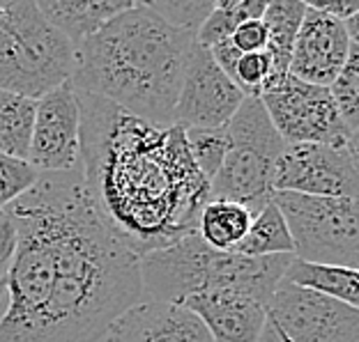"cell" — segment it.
<instances>
[{
  "label": "cell",
  "mask_w": 359,
  "mask_h": 342,
  "mask_svg": "<svg viewBox=\"0 0 359 342\" xmlns=\"http://www.w3.org/2000/svg\"><path fill=\"white\" fill-rule=\"evenodd\" d=\"M5 211L16 243L0 342H100L143 299L138 255L102 221L81 166L42 173Z\"/></svg>",
  "instance_id": "obj_1"
},
{
  "label": "cell",
  "mask_w": 359,
  "mask_h": 342,
  "mask_svg": "<svg viewBox=\"0 0 359 342\" xmlns=\"http://www.w3.org/2000/svg\"><path fill=\"white\" fill-rule=\"evenodd\" d=\"M81 173L102 221L145 255L196 230L210 182L180 124H152L102 97L79 92Z\"/></svg>",
  "instance_id": "obj_2"
},
{
  "label": "cell",
  "mask_w": 359,
  "mask_h": 342,
  "mask_svg": "<svg viewBox=\"0 0 359 342\" xmlns=\"http://www.w3.org/2000/svg\"><path fill=\"white\" fill-rule=\"evenodd\" d=\"M194 32L148 5L122 12L76 42L69 83L152 124H173Z\"/></svg>",
  "instance_id": "obj_3"
},
{
  "label": "cell",
  "mask_w": 359,
  "mask_h": 342,
  "mask_svg": "<svg viewBox=\"0 0 359 342\" xmlns=\"http://www.w3.org/2000/svg\"><path fill=\"white\" fill-rule=\"evenodd\" d=\"M292 255L249 257L235 250H215L198 237L184 234L170 246L138 257L143 299L182 304L201 292L244 290L269 301Z\"/></svg>",
  "instance_id": "obj_4"
},
{
  "label": "cell",
  "mask_w": 359,
  "mask_h": 342,
  "mask_svg": "<svg viewBox=\"0 0 359 342\" xmlns=\"http://www.w3.org/2000/svg\"><path fill=\"white\" fill-rule=\"evenodd\" d=\"M76 44L39 12L35 0L5 7L0 28V90L39 99L72 80Z\"/></svg>",
  "instance_id": "obj_5"
},
{
  "label": "cell",
  "mask_w": 359,
  "mask_h": 342,
  "mask_svg": "<svg viewBox=\"0 0 359 342\" xmlns=\"http://www.w3.org/2000/svg\"><path fill=\"white\" fill-rule=\"evenodd\" d=\"M228 150L217 175L210 179V198L247 205L258 214L272 200V175L285 143L274 129L260 97H244L226 122Z\"/></svg>",
  "instance_id": "obj_6"
},
{
  "label": "cell",
  "mask_w": 359,
  "mask_h": 342,
  "mask_svg": "<svg viewBox=\"0 0 359 342\" xmlns=\"http://www.w3.org/2000/svg\"><path fill=\"white\" fill-rule=\"evenodd\" d=\"M292 239V255L304 262L359 266L357 198H330L292 191H274Z\"/></svg>",
  "instance_id": "obj_7"
},
{
  "label": "cell",
  "mask_w": 359,
  "mask_h": 342,
  "mask_svg": "<svg viewBox=\"0 0 359 342\" xmlns=\"http://www.w3.org/2000/svg\"><path fill=\"white\" fill-rule=\"evenodd\" d=\"M260 342H359V308L281 278Z\"/></svg>",
  "instance_id": "obj_8"
},
{
  "label": "cell",
  "mask_w": 359,
  "mask_h": 342,
  "mask_svg": "<svg viewBox=\"0 0 359 342\" xmlns=\"http://www.w3.org/2000/svg\"><path fill=\"white\" fill-rule=\"evenodd\" d=\"M269 120L285 145L320 143L357 150V134L346 127L330 87L285 76L279 85L260 94Z\"/></svg>",
  "instance_id": "obj_9"
},
{
  "label": "cell",
  "mask_w": 359,
  "mask_h": 342,
  "mask_svg": "<svg viewBox=\"0 0 359 342\" xmlns=\"http://www.w3.org/2000/svg\"><path fill=\"white\" fill-rule=\"evenodd\" d=\"M274 191L357 198V150L320 143L285 145L274 164Z\"/></svg>",
  "instance_id": "obj_10"
},
{
  "label": "cell",
  "mask_w": 359,
  "mask_h": 342,
  "mask_svg": "<svg viewBox=\"0 0 359 342\" xmlns=\"http://www.w3.org/2000/svg\"><path fill=\"white\" fill-rule=\"evenodd\" d=\"M242 99V90L217 67L208 48L194 39L173 108V124L182 129L224 127L240 108Z\"/></svg>",
  "instance_id": "obj_11"
},
{
  "label": "cell",
  "mask_w": 359,
  "mask_h": 342,
  "mask_svg": "<svg viewBox=\"0 0 359 342\" xmlns=\"http://www.w3.org/2000/svg\"><path fill=\"white\" fill-rule=\"evenodd\" d=\"M28 161L39 173H67L81 166V106L72 83L35 99Z\"/></svg>",
  "instance_id": "obj_12"
},
{
  "label": "cell",
  "mask_w": 359,
  "mask_h": 342,
  "mask_svg": "<svg viewBox=\"0 0 359 342\" xmlns=\"http://www.w3.org/2000/svg\"><path fill=\"white\" fill-rule=\"evenodd\" d=\"M357 42V16L341 21L330 14L306 10L290 53L288 74L304 83L330 87Z\"/></svg>",
  "instance_id": "obj_13"
},
{
  "label": "cell",
  "mask_w": 359,
  "mask_h": 342,
  "mask_svg": "<svg viewBox=\"0 0 359 342\" xmlns=\"http://www.w3.org/2000/svg\"><path fill=\"white\" fill-rule=\"evenodd\" d=\"M100 342H212V338L184 306L141 299L111 322Z\"/></svg>",
  "instance_id": "obj_14"
},
{
  "label": "cell",
  "mask_w": 359,
  "mask_h": 342,
  "mask_svg": "<svg viewBox=\"0 0 359 342\" xmlns=\"http://www.w3.org/2000/svg\"><path fill=\"white\" fill-rule=\"evenodd\" d=\"M267 304L244 290H212L184 299L180 306L198 317L212 342H260Z\"/></svg>",
  "instance_id": "obj_15"
},
{
  "label": "cell",
  "mask_w": 359,
  "mask_h": 342,
  "mask_svg": "<svg viewBox=\"0 0 359 342\" xmlns=\"http://www.w3.org/2000/svg\"><path fill=\"white\" fill-rule=\"evenodd\" d=\"M35 5L76 44L118 14L143 7L145 0H35Z\"/></svg>",
  "instance_id": "obj_16"
},
{
  "label": "cell",
  "mask_w": 359,
  "mask_h": 342,
  "mask_svg": "<svg viewBox=\"0 0 359 342\" xmlns=\"http://www.w3.org/2000/svg\"><path fill=\"white\" fill-rule=\"evenodd\" d=\"M306 7L299 0H269L263 23L267 28V48L265 51L272 58V74L263 85V92L269 87L279 85L288 76V64L295 37L299 32L302 21H304ZM260 92V94H263Z\"/></svg>",
  "instance_id": "obj_17"
},
{
  "label": "cell",
  "mask_w": 359,
  "mask_h": 342,
  "mask_svg": "<svg viewBox=\"0 0 359 342\" xmlns=\"http://www.w3.org/2000/svg\"><path fill=\"white\" fill-rule=\"evenodd\" d=\"M254 211L247 205L226 198H210L203 205L198 221H196V232L198 237L215 250H235L240 241L247 237Z\"/></svg>",
  "instance_id": "obj_18"
},
{
  "label": "cell",
  "mask_w": 359,
  "mask_h": 342,
  "mask_svg": "<svg viewBox=\"0 0 359 342\" xmlns=\"http://www.w3.org/2000/svg\"><path fill=\"white\" fill-rule=\"evenodd\" d=\"M283 280L295 283L318 294L344 301L348 306H359V276L357 269L339 266V264H318L304 262L292 255L285 266Z\"/></svg>",
  "instance_id": "obj_19"
},
{
  "label": "cell",
  "mask_w": 359,
  "mask_h": 342,
  "mask_svg": "<svg viewBox=\"0 0 359 342\" xmlns=\"http://www.w3.org/2000/svg\"><path fill=\"white\" fill-rule=\"evenodd\" d=\"M32 122H35V99L0 90V154L28 159Z\"/></svg>",
  "instance_id": "obj_20"
},
{
  "label": "cell",
  "mask_w": 359,
  "mask_h": 342,
  "mask_svg": "<svg viewBox=\"0 0 359 342\" xmlns=\"http://www.w3.org/2000/svg\"><path fill=\"white\" fill-rule=\"evenodd\" d=\"M235 253L249 255V257H265V255H292V239L288 232L279 207L274 200L258 211L251 221L247 237L240 241Z\"/></svg>",
  "instance_id": "obj_21"
},
{
  "label": "cell",
  "mask_w": 359,
  "mask_h": 342,
  "mask_svg": "<svg viewBox=\"0 0 359 342\" xmlns=\"http://www.w3.org/2000/svg\"><path fill=\"white\" fill-rule=\"evenodd\" d=\"M330 94L344 117L346 127L357 134L359 127V42H353L346 64L330 83Z\"/></svg>",
  "instance_id": "obj_22"
},
{
  "label": "cell",
  "mask_w": 359,
  "mask_h": 342,
  "mask_svg": "<svg viewBox=\"0 0 359 342\" xmlns=\"http://www.w3.org/2000/svg\"><path fill=\"white\" fill-rule=\"evenodd\" d=\"M187 148L191 152L194 164L208 177V182L217 175L219 166L226 157L228 150V136L226 124L217 129H184Z\"/></svg>",
  "instance_id": "obj_23"
},
{
  "label": "cell",
  "mask_w": 359,
  "mask_h": 342,
  "mask_svg": "<svg viewBox=\"0 0 359 342\" xmlns=\"http://www.w3.org/2000/svg\"><path fill=\"white\" fill-rule=\"evenodd\" d=\"M39 170L28 159L0 154V209L10 207L39 179Z\"/></svg>",
  "instance_id": "obj_24"
},
{
  "label": "cell",
  "mask_w": 359,
  "mask_h": 342,
  "mask_svg": "<svg viewBox=\"0 0 359 342\" xmlns=\"http://www.w3.org/2000/svg\"><path fill=\"white\" fill-rule=\"evenodd\" d=\"M145 5L173 26L191 32H196L201 21L215 10V0H145Z\"/></svg>",
  "instance_id": "obj_25"
},
{
  "label": "cell",
  "mask_w": 359,
  "mask_h": 342,
  "mask_svg": "<svg viewBox=\"0 0 359 342\" xmlns=\"http://www.w3.org/2000/svg\"><path fill=\"white\" fill-rule=\"evenodd\" d=\"M269 74H272V58L267 51L242 53L235 64L233 83L242 90L244 97H260Z\"/></svg>",
  "instance_id": "obj_26"
},
{
  "label": "cell",
  "mask_w": 359,
  "mask_h": 342,
  "mask_svg": "<svg viewBox=\"0 0 359 342\" xmlns=\"http://www.w3.org/2000/svg\"><path fill=\"white\" fill-rule=\"evenodd\" d=\"M231 44L238 48L240 53H256L267 48V28L263 19H249L238 23V28L233 30Z\"/></svg>",
  "instance_id": "obj_27"
},
{
  "label": "cell",
  "mask_w": 359,
  "mask_h": 342,
  "mask_svg": "<svg viewBox=\"0 0 359 342\" xmlns=\"http://www.w3.org/2000/svg\"><path fill=\"white\" fill-rule=\"evenodd\" d=\"M14 243H16L14 221L5 209H0V301H3L7 292V276H10Z\"/></svg>",
  "instance_id": "obj_28"
},
{
  "label": "cell",
  "mask_w": 359,
  "mask_h": 342,
  "mask_svg": "<svg viewBox=\"0 0 359 342\" xmlns=\"http://www.w3.org/2000/svg\"><path fill=\"white\" fill-rule=\"evenodd\" d=\"M306 10H316L323 14H330L334 19L346 21L350 16H357L359 0H299Z\"/></svg>",
  "instance_id": "obj_29"
},
{
  "label": "cell",
  "mask_w": 359,
  "mask_h": 342,
  "mask_svg": "<svg viewBox=\"0 0 359 342\" xmlns=\"http://www.w3.org/2000/svg\"><path fill=\"white\" fill-rule=\"evenodd\" d=\"M267 5H269V0H242L233 10L240 16V21H249V19H263Z\"/></svg>",
  "instance_id": "obj_30"
},
{
  "label": "cell",
  "mask_w": 359,
  "mask_h": 342,
  "mask_svg": "<svg viewBox=\"0 0 359 342\" xmlns=\"http://www.w3.org/2000/svg\"><path fill=\"white\" fill-rule=\"evenodd\" d=\"M242 0H215V10H233L238 7Z\"/></svg>",
  "instance_id": "obj_31"
},
{
  "label": "cell",
  "mask_w": 359,
  "mask_h": 342,
  "mask_svg": "<svg viewBox=\"0 0 359 342\" xmlns=\"http://www.w3.org/2000/svg\"><path fill=\"white\" fill-rule=\"evenodd\" d=\"M3 26H5V7L0 5V28H3Z\"/></svg>",
  "instance_id": "obj_32"
},
{
  "label": "cell",
  "mask_w": 359,
  "mask_h": 342,
  "mask_svg": "<svg viewBox=\"0 0 359 342\" xmlns=\"http://www.w3.org/2000/svg\"><path fill=\"white\" fill-rule=\"evenodd\" d=\"M10 3H14V0H0V5H3V7H7Z\"/></svg>",
  "instance_id": "obj_33"
}]
</instances>
